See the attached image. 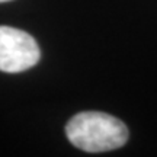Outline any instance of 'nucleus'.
Returning a JSON list of instances; mask_svg holds the SVG:
<instances>
[{
    "label": "nucleus",
    "instance_id": "1",
    "mask_svg": "<svg viewBox=\"0 0 157 157\" xmlns=\"http://www.w3.org/2000/svg\"><path fill=\"white\" fill-rule=\"evenodd\" d=\"M66 135L74 147L87 153L111 151L128 141L127 125L105 112L87 111L74 115L66 125Z\"/></svg>",
    "mask_w": 157,
    "mask_h": 157
},
{
    "label": "nucleus",
    "instance_id": "2",
    "mask_svg": "<svg viewBox=\"0 0 157 157\" xmlns=\"http://www.w3.org/2000/svg\"><path fill=\"white\" fill-rule=\"evenodd\" d=\"M39 47L28 32L12 26H0V70L21 73L39 61Z\"/></svg>",
    "mask_w": 157,
    "mask_h": 157
},
{
    "label": "nucleus",
    "instance_id": "3",
    "mask_svg": "<svg viewBox=\"0 0 157 157\" xmlns=\"http://www.w3.org/2000/svg\"><path fill=\"white\" fill-rule=\"evenodd\" d=\"M3 2H9V0H0V3H3Z\"/></svg>",
    "mask_w": 157,
    "mask_h": 157
}]
</instances>
